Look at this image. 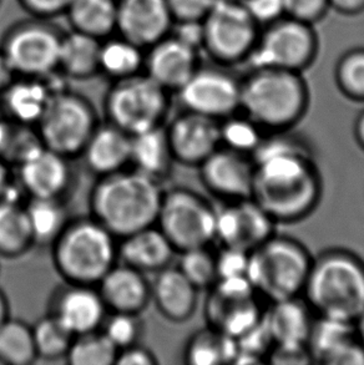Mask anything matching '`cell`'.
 <instances>
[{
  "label": "cell",
  "instance_id": "1",
  "mask_svg": "<svg viewBox=\"0 0 364 365\" xmlns=\"http://www.w3.org/2000/svg\"><path fill=\"white\" fill-rule=\"evenodd\" d=\"M251 158L255 168L251 198L275 222L298 221L315 210L322 183L307 145L280 133L262 138Z\"/></svg>",
  "mask_w": 364,
  "mask_h": 365
},
{
  "label": "cell",
  "instance_id": "2",
  "mask_svg": "<svg viewBox=\"0 0 364 365\" xmlns=\"http://www.w3.org/2000/svg\"><path fill=\"white\" fill-rule=\"evenodd\" d=\"M163 193L161 182L125 168L100 176L93 183L90 216L120 240L156 223Z\"/></svg>",
  "mask_w": 364,
  "mask_h": 365
},
{
  "label": "cell",
  "instance_id": "3",
  "mask_svg": "<svg viewBox=\"0 0 364 365\" xmlns=\"http://www.w3.org/2000/svg\"><path fill=\"white\" fill-rule=\"evenodd\" d=\"M317 316L355 322L364 313V262L345 250H330L312 261L303 289Z\"/></svg>",
  "mask_w": 364,
  "mask_h": 365
},
{
  "label": "cell",
  "instance_id": "4",
  "mask_svg": "<svg viewBox=\"0 0 364 365\" xmlns=\"http://www.w3.org/2000/svg\"><path fill=\"white\" fill-rule=\"evenodd\" d=\"M118 238L91 216L70 218L50 245L63 281L96 286L118 261Z\"/></svg>",
  "mask_w": 364,
  "mask_h": 365
},
{
  "label": "cell",
  "instance_id": "5",
  "mask_svg": "<svg viewBox=\"0 0 364 365\" xmlns=\"http://www.w3.org/2000/svg\"><path fill=\"white\" fill-rule=\"evenodd\" d=\"M308 88L298 71L251 69L241 79L240 109L260 128L285 131L305 114Z\"/></svg>",
  "mask_w": 364,
  "mask_h": 365
},
{
  "label": "cell",
  "instance_id": "6",
  "mask_svg": "<svg viewBox=\"0 0 364 365\" xmlns=\"http://www.w3.org/2000/svg\"><path fill=\"white\" fill-rule=\"evenodd\" d=\"M313 258L293 238L272 236L250 252L246 277L271 302L303 294Z\"/></svg>",
  "mask_w": 364,
  "mask_h": 365
},
{
  "label": "cell",
  "instance_id": "7",
  "mask_svg": "<svg viewBox=\"0 0 364 365\" xmlns=\"http://www.w3.org/2000/svg\"><path fill=\"white\" fill-rule=\"evenodd\" d=\"M170 110V93L145 73L111 81L103 98L106 121L128 135L163 126Z\"/></svg>",
  "mask_w": 364,
  "mask_h": 365
},
{
  "label": "cell",
  "instance_id": "8",
  "mask_svg": "<svg viewBox=\"0 0 364 365\" xmlns=\"http://www.w3.org/2000/svg\"><path fill=\"white\" fill-rule=\"evenodd\" d=\"M100 123L93 103L66 89L54 94L34 128L45 148L65 158H80Z\"/></svg>",
  "mask_w": 364,
  "mask_h": 365
},
{
  "label": "cell",
  "instance_id": "9",
  "mask_svg": "<svg viewBox=\"0 0 364 365\" xmlns=\"http://www.w3.org/2000/svg\"><path fill=\"white\" fill-rule=\"evenodd\" d=\"M318 49L320 41L313 25L285 15L261 28L246 63L251 69L275 68L302 73L313 64Z\"/></svg>",
  "mask_w": 364,
  "mask_h": 365
},
{
  "label": "cell",
  "instance_id": "10",
  "mask_svg": "<svg viewBox=\"0 0 364 365\" xmlns=\"http://www.w3.org/2000/svg\"><path fill=\"white\" fill-rule=\"evenodd\" d=\"M215 215L216 208L193 190L173 187L163 190L155 225L178 253L215 241Z\"/></svg>",
  "mask_w": 364,
  "mask_h": 365
},
{
  "label": "cell",
  "instance_id": "11",
  "mask_svg": "<svg viewBox=\"0 0 364 365\" xmlns=\"http://www.w3.org/2000/svg\"><path fill=\"white\" fill-rule=\"evenodd\" d=\"M63 34L49 19L31 16L6 30L0 50L16 76L44 78L59 70Z\"/></svg>",
  "mask_w": 364,
  "mask_h": 365
},
{
  "label": "cell",
  "instance_id": "12",
  "mask_svg": "<svg viewBox=\"0 0 364 365\" xmlns=\"http://www.w3.org/2000/svg\"><path fill=\"white\" fill-rule=\"evenodd\" d=\"M260 31L242 0H216L203 19V50L225 66L246 61Z\"/></svg>",
  "mask_w": 364,
  "mask_h": 365
},
{
  "label": "cell",
  "instance_id": "13",
  "mask_svg": "<svg viewBox=\"0 0 364 365\" xmlns=\"http://www.w3.org/2000/svg\"><path fill=\"white\" fill-rule=\"evenodd\" d=\"M176 94L183 109L221 121L240 110L241 79L225 65H200Z\"/></svg>",
  "mask_w": 364,
  "mask_h": 365
},
{
  "label": "cell",
  "instance_id": "14",
  "mask_svg": "<svg viewBox=\"0 0 364 365\" xmlns=\"http://www.w3.org/2000/svg\"><path fill=\"white\" fill-rule=\"evenodd\" d=\"M275 223L252 198L232 201L216 210L215 241L221 247L251 252L275 236Z\"/></svg>",
  "mask_w": 364,
  "mask_h": 365
},
{
  "label": "cell",
  "instance_id": "15",
  "mask_svg": "<svg viewBox=\"0 0 364 365\" xmlns=\"http://www.w3.org/2000/svg\"><path fill=\"white\" fill-rule=\"evenodd\" d=\"M46 313L79 336L100 329L108 309L98 287L64 282L51 292Z\"/></svg>",
  "mask_w": 364,
  "mask_h": 365
},
{
  "label": "cell",
  "instance_id": "16",
  "mask_svg": "<svg viewBox=\"0 0 364 365\" xmlns=\"http://www.w3.org/2000/svg\"><path fill=\"white\" fill-rule=\"evenodd\" d=\"M18 168V181L29 198L63 200L74 186L70 158L41 146Z\"/></svg>",
  "mask_w": 364,
  "mask_h": 365
},
{
  "label": "cell",
  "instance_id": "17",
  "mask_svg": "<svg viewBox=\"0 0 364 365\" xmlns=\"http://www.w3.org/2000/svg\"><path fill=\"white\" fill-rule=\"evenodd\" d=\"M175 163L200 166L221 146L220 121L185 110L165 128Z\"/></svg>",
  "mask_w": 364,
  "mask_h": 365
},
{
  "label": "cell",
  "instance_id": "18",
  "mask_svg": "<svg viewBox=\"0 0 364 365\" xmlns=\"http://www.w3.org/2000/svg\"><path fill=\"white\" fill-rule=\"evenodd\" d=\"M205 187L218 197L251 198L255 168L250 155L220 146L198 166Z\"/></svg>",
  "mask_w": 364,
  "mask_h": 365
},
{
  "label": "cell",
  "instance_id": "19",
  "mask_svg": "<svg viewBox=\"0 0 364 365\" xmlns=\"http://www.w3.org/2000/svg\"><path fill=\"white\" fill-rule=\"evenodd\" d=\"M173 24L166 0H118L116 33L143 49L168 36Z\"/></svg>",
  "mask_w": 364,
  "mask_h": 365
},
{
  "label": "cell",
  "instance_id": "20",
  "mask_svg": "<svg viewBox=\"0 0 364 365\" xmlns=\"http://www.w3.org/2000/svg\"><path fill=\"white\" fill-rule=\"evenodd\" d=\"M200 65L198 51L170 34L145 50L143 73L168 93H178Z\"/></svg>",
  "mask_w": 364,
  "mask_h": 365
},
{
  "label": "cell",
  "instance_id": "21",
  "mask_svg": "<svg viewBox=\"0 0 364 365\" xmlns=\"http://www.w3.org/2000/svg\"><path fill=\"white\" fill-rule=\"evenodd\" d=\"M96 287L108 312L143 314L151 303V282L146 274L121 262Z\"/></svg>",
  "mask_w": 364,
  "mask_h": 365
},
{
  "label": "cell",
  "instance_id": "22",
  "mask_svg": "<svg viewBox=\"0 0 364 365\" xmlns=\"http://www.w3.org/2000/svg\"><path fill=\"white\" fill-rule=\"evenodd\" d=\"M308 303L300 297L272 302L271 307L263 312L272 343L275 348L307 349L310 328L315 318Z\"/></svg>",
  "mask_w": 364,
  "mask_h": 365
},
{
  "label": "cell",
  "instance_id": "23",
  "mask_svg": "<svg viewBox=\"0 0 364 365\" xmlns=\"http://www.w3.org/2000/svg\"><path fill=\"white\" fill-rule=\"evenodd\" d=\"M131 135L113 123H98L80 158L96 178L118 173L130 166Z\"/></svg>",
  "mask_w": 364,
  "mask_h": 365
},
{
  "label": "cell",
  "instance_id": "24",
  "mask_svg": "<svg viewBox=\"0 0 364 365\" xmlns=\"http://www.w3.org/2000/svg\"><path fill=\"white\" fill-rule=\"evenodd\" d=\"M155 274L151 281V303L158 313L173 323L188 321L196 311L198 289L178 267L168 266Z\"/></svg>",
  "mask_w": 364,
  "mask_h": 365
},
{
  "label": "cell",
  "instance_id": "25",
  "mask_svg": "<svg viewBox=\"0 0 364 365\" xmlns=\"http://www.w3.org/2000/svg\"><path fill=\"white\" fill-rule=\"evenodd\" d=\"M118 241L120 262L145 274L156 273L170 266L176 253L173 245L156 225L130 233Z\"/></svg>",
  "mask_w": 364,
  "mask_h": 365
},
{
  "label": "cell",
  "instance_id": "26",
  "mask_svg": "<svg viewBox=\"0 0 364 365\" xmlns=\"http://www.w3.org/2000/svg\"><path fill=\"white\" fill-rule=\"evenodd\" d=\"M210 289L205 307L210 328L237 339L261 321L263 312L255 297H228Z\"/></svg>",
  "mask_w": 364,
  "mask_h": 365
},
{
  "label": "cell",
  "instance_id": "27",
  "mask_svg": "<svg viewBox=\"0 0 364 365\" xmlns=\"http://www.w3.org/2000/svg\"><path fill=\"white\" fill-rule=\"evenodd\" d=\"M53 96L44 78L16 76L0 94V108L15 123L35 126Z\"/></svg>",
  "mask_w": 364,
  "mask_h": 365
},
{
  "label": "cell",
  "instance_id": "28",
  "mask_svg": "<svg viewBox=\"0 0 364 365\" xmlns=\"http://www.w3.org/2000/svg\"><path fill=\"white\" fill-rule=\"evenodd\" d=\"M173 163L175 160L163 125L131 135V168L163 182L173 171Z\"/></svg>",
  "mask_w": 364,
  "mask_h": 365
},
{
  "label": "cell",
  "instance_id": "29",
  "mask_svg": "<svg viewBox=\"0 0 364 365\" xmlns=\"http://www.w3.org/2000/svg\"><path fill=\"white\" fill-rule=\"evenodd\" d=\"M357 341L355 322L318 316L310 328L307 351L320 364H337L340 356Z\"/></svg>",
  "mask_w": 364,
  "mask_h": 365
},
{
  "label": "cell",
  "instance_id": "30",
  "mask_svg": "<svg viewBox=\"0 0 364 365\" xmlns=\"http://www.w3.org/2000/svg\"><path fill=\"white\" fill-rule=\"evenodd\" d=\"M101 40L75 30L63 34L59 53V71L74 80H89L100 75L98 54Z\"/></svg>",
  "mask_w": 364,
  "mask_h": 365
},
{
  "label": "cell",
  "instance_id": "31",
  "mask_svg": "<svg viewBox=\"0 0 364 365\" xmlns=\"http://www.w3.org/2000/svg\"><path fill=\"white\" fill-rule=\"evenodd\" d=\"M64 15L71 30L103 40L116 33L118 0H73Z\"/></svg>",
  "mask_w": 364,
  "mask_h": 365
},
{
  "label": "cell",
  "instance_id": "32",
  "mask_svg": "<svg viewBox=\"0 0 364 365\" xmlns=\"http://www.w3.org/2000/svg\"><path fill=\"white\" fill-rule=\"evenodd\" d=\"M145 49L121 35L101 40L98 71L111 81L131 78L143 73Z\"/></svg>",
  "mask_w": 364,
  "mask_h": 365
},
{
  "label": "cell",
  "instance_id": "33",
  "mask_svg": "<svg viewBox=\"0 0 364 365\" xmlns=\"http://www.w3.org/2000/svg\"><path fill=\"white\" fill-rule=\"evenodd\" d=\"M34 246L25 203L0 200V257L20 258Z\"/></svg>",
  "mask_w": 364,
  "mask_h": 365
},
{
  "label": "cell",
  "instance_id": "34",
  "mask_svg": "<svg viewBox=\"0 0 364 365\" xmlns=\"http://www.w3.org/2000/svg\"><path fill=\"white\" fill-rule=\"evenodd\" d=\"M236 356V339L210 327L192 334L183 348L185 363L191 365L233 363Z\"/></svg>",
  "mask_w": 364,
  "mask_h": 365
},
{
  "label": "cell",
  "instance_id": "35",
  "mask_svg": "<svg viewBox=\"0 0 364 365\" xmlns=\"http://www.w3.org/2000/svg\"><path fill=\"white\" fill-rule=\"evenodd\" d=\"M35 246H50L69 221L63 200L29 198L25 203Z\"/></svg>",
  "mask_w": 364,
  "mask_h": 365
},
{
  "label": "cell",
  "instance_id": "36",
  "mask_svg": "<svg viewBox=\"0 0 364 365\" xmlns=\"http://www.w3.org/2000/svg\"><path fill=\"white\" fill-rule=\"evenodd\" d=\"M38 361L31 326L20 319H9L0 326L1 365H30Z\"/></svg>",
  "mask_w": 364,
  "mask_h": 365
},
{
  "label": "cell",
  "instance_id": "37",
  "mask_svg": "<svg viewBox=\"0 0 364 365\" xmlns=\"http://www.w3.org/2000/svg\"><path fill=\"white\" fill-rule=\"evenodd\" d=\"M31 329L38 359L55 361L66 358L75 336L58 319L46 313Z\"/></svg>",
  "mask_w": 364,
  "mask_h": 365
},
{
  "label": "cell",
  "instance_id": "38",
  "mask_svg": "<svg viewBox=\"0 0 364 365\" xmlns=\"http://www.w3.org/2000/svg\"><path fill=\"white\" fill-rule=\"evenodd\" d=\"M118 349L100 329L75 336L65 361L70 365H113Z\"/></svg>",
  "mask_w": 364,
  "mask_h": 365
},
{
  "label": "cell",
  "instance_id": "39",
  "mask_svg": "<svg viewBox=\"0 0 364 365\" xmlns=\"http://www.w3.org/2000/svg\"><path fill=\"white\" fill-rule=\"evenodd\" d=\"M337 88L347 99L364 101V46L347 50L335 63Z\"/></svg>",
  "mask_w": 364,
  "mask_h": 365
},
{
  "label": "cell",
  "instance_id": "40",
  "mask_svg": "<svg viewBox=\"0 0 364 365\" xmlns=\"http://www.w3.org/2000/svg\"><path fill=\"white\" fill-rule=\"evenodd\" d=\"M178 268L197 289L211 288L217 279L216 255L208 246L195 247L178 252Z\"/></svg>",
  "mask_w": 364,
  "mask_h": 365
},
{
  "label": "cell",
  "instance_id": "41",
  "mask_svg": "<svg viewBox=\"0 0 364 365\" xmlns=\"http://www.w3.org/2000/svg\"><path fill=\"white\" fill-rule=\"evenodd\" d=\"M221 146L251 155L261 143V128L245 116L236 114L220 121Z\"/></svg>",
  "mask_w": 364,
  "mask_h": 365
},
{
  "label": "cell",
  "instance_id": "42",
  "mask_svg": "<svg viewBox=\"0 0 364 365\" xmlns=\"http://www.w3.org/2000/svg\"><path fill=\"white\" fill-rule=\"evenodd\" d=\"M100 331L120 351L126 346L141 343V338L145 333V323L141 314L108 312L100 327Z\"/></svg>",
  "mask_w": 364,
  "mask_h": 365
},
{
  "label": "cell",
  "instance_id": "43",
  "mask_svg": "<svg viewBox=\"0 0 364 365\" xmlns=\"http://www.w3.org/2000/svg\"><path fill=\"white\" fill-rule=\"evenodd\" d=\"M285 16L315 25L330 10L328 0H283Z\"/></svg>",
  "mask_w": 364,
  "mask_h": 365
},
{
  "label": "cell",
  "instance_id": "44",
  "mask_svg": "<svg viewBox=\"0 0 364 365\" xmlns=\"http://www.w3.org/2000/svg\"><path fill=\"white\" fill-rule=\"evenodd\" d=\"M248 257L250 252L233 247H221V251L216 255L217 279L246 276Z\"/></svg>",
  "mask_w": 364,
  "mask_h": 365
},
{
  "label": "cell",
  "instance_id": "45",
  "mask_svg": "<svg viewBox=\"0 0 364 365\" xmlns=\"http://www.w3.org/2000/svg\"><path fill=\"white\" fill-rule=\"evenodd\" d=\"M248 14L261 28L285 16L283 0H242Z\"/></svg>",
  "mask_w": 364,
  "mask_h": 365
},
{
  "label": "cell",
  "instance_id": "46",
  "mask_svg": "<svg viewBox=\"0 0 364 365\" xmlns=\"http://www.w3.org/2000/svg\"><path fill=\"white\" fill-rule=\"evenodd\" d=\"M173 21L203 20L216 0H166Z\"/></svg>",
  "mask_w": 364,
  "mask_h": 365
},
{
  "label": "cell",
  "instance_id": "47",
  "mask_svg": "<svg viewBox=\"0 0 364 365\" xmlns=\"http://www.w3.org/2000/svg\"><path fill=\"white\" fill-rule=\"evenodd\" d=\"M170 35L198 53L203 50V20L173 21Z\"/></svg>",
  "mask_w": 364,
  "mask_h": 365
},
{
  "label": "cell",
  "instance_id": "48",
  "mask_svg": "<svg viewBox=\"0 0 364 365\" xmlns=\"http://www.w3.org/2000/svg\"><path fill=\"white\" fill-rule=\"evenodd\" d=\"M73 0H18L20 6L30 16L41 19H54L64 15Z\"/></svg>",
  "mask_w": 364,
  "mask_h": 365
},
{
  "label": "cell",
  "instance_id": "49",
  "mask_svg": "<svg viewBox=\"0 0 364 365\" xmlns=\"http://www.w3.org/2000/svg\"><path fill=\"white\" fill-rule=\"evenodd\" d=\"M160 361L156 354L141 343L118 351L115 361L116 365H156Z\"/></svg>",
  "mask_w": 364,
  "mask_h": 365
},
{
  "label": "cell",
  "instance_id": "50",
  "mask_svg": "<svg viewBox=\"0 0 364 365\" xmlns=\"http://www.w3.org/2000/svg\"><path fill=\"white\" fill-rule=\"evenodd\" d=\"M330 9L347 16H355L364 11V0H328Z\"/></svg>",
  "mask_w": 364,
  "mask_h": 365
},
{
  "label": "cell",
  "instance_id": "51",
  "mask_svg": "<svg viewBox=\"0 0 364 365\" xmlns=\"http://www.w3.org/2000/svg\"><path fill=\"white\" fill-rule=\"evenodd\" d=\"M15 78H16V74H15L14 70L11 68L8 59L5 58L3 51L0 50V94L11 84V81Z\"/></svg>",
  "mask_w": 364,
  "mask_h": 365
},
{
  "label": "cell",
  "instance_id": "52",
  "mask_svg": "<svg viewBox=\"0 0 364 365\" xmlns=\"http://www.w3.org/2000/svg\"><path fill=\"white\" fill-rule=\"evenodd\" d=\"M15 123L5 116L4 111L0 108V155L3 153L9 143L10 136L14 130Z\"/></svg>",
  "mask_w": 364,
  "mask_h": 365
},
{
  "label": "cell",
  "instance_id": "53",
  "mask_svg": "<svg viewBox=\"0 0 364 365\" xmlns=\"http://www.w3.org/2000/svg\"><path fill=\"white\" fill-rule=\"evenodd\" d=\"M10 168L11 166H10L9 163H6L4 158L0 156V198L3 196L5 188L8 187L10 181L13 180V176H11V173H10Z\"/></svg>",
  "mask_w": 364,
  "mask_h": 365
},
{
  "label": "cell",
  "instance_id": "54",
  "mask_svg": "<svg viewBox=\"0 0 364 365\" xmlns=\"http://www.w3.org/2000/svg\"><path fill=\"white\" fill-rule=\"evenodd\" d=\"M10 318V303L5 292L0 288V326Z\"/></svg>",
  "mask_w": 364,
  "mask_h": 365
},
{
  "label": "cell",
  "instance_id": "55",
  "mask_svg": "<svg viewBox=\"0 0 364 365\" xmlns=\"http://www.w3.org/2000/svg\"><path fill=\"white\" fill-rule=\"evenodd\" d=\"M355 138L360 148L364 150V110L355 119Z\"/></svg>",
  "mask_w": 364,
  "mask_h": 365
},
{
  "label": "cell",
  "instance_id": "56",
  "mask_svg": "<svg viewBox=\"0 0 364 365\" xmlns=\"http://www.w3.org/2000/svg\"><path fill=\"white\" fill-rule=\"evenodd\" d=\"M355 336L364 349V313L355 322Z\"/></svg>",
  "mask_w": 364,
  "mask_h": 365
},
{
  "label": "cell",
  "instance_id": "57",
  "mask_svg": "<svg viewBox=\"0 0 364 365\" xmlns=\"http://www.w3.org/2000/svg\"><path fill=\"white\" fill-rule=\"evenodd\" d=\"M1 1H3V0H0V5H1Z\"/></svg>",
  "mask_w": 364,
  "mask_h": 365
},
{
  "label": "cell",
  "instance_id": "58",
  "mask_svg": "<svg viewBox=\"0 0 364 365\" xmlns=\"http://www.w3.org/2000/svg\"><path fill=\"white\" fill-rule=\"evenodd\" d=\"M0 365H1V363H0Z\"/></svg>",
  "mask_w": 364,
  "mask_h": 365
}]
</instances>
